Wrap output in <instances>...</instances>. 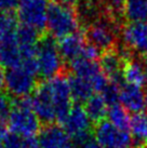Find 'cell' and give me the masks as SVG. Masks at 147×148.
<instances>
[{"mask_svg":"<svg viewBox=\"0 0 147 148\" xmlns=\"http://www.w3.org/2000/svg\"><path fill=\"white\" fill-rule=\"evenodd\" d=\"M40 124L41 122L33 110L32 99L29 96L14 99L8 119V127L11 133L23 138L34 137L40 132Z\"/></svg>","mask_w":147,"mask_h":148,"instance_id":"obj_1","label":"cell"},{"mask_svg":"<svg viewBox=\"0 0 147 148\" xmlns=\"http://www.w3.org/2000/svg\"><path fill=\"white\" fill-rule=\"evenodd\" d=\"M80 27L76 10L67 8L53 0L48 2L47 8V28L55 39H62L68 35L77 33Z\"/></svg>","mask_w":147,"mask_h":148,"instance_id":"obj_2","label":"cell"},{"mask_svg":"<svg viewBox=\"0 0 147 148\" xmlns=\"http://www.w3.org/2000/svg\"><path fill=\"white\" fill-rule=\"evenodd\" d=\"M37 63L38 75L45 80L60 75L64 69L57 42L50 34H43L37 43Z\"/></svg>","mask_w":147,"mask_h":148,"instance_id":"obj_3","label":"cell"},{"mask_svg":"<svg viewBox=\"0 0 147 148\" xmlns=\"http://www.w3.org/2000/svg\"><path fill=\"white\" fill-rule=\"evenodd\" d=\"M47 82L49 84L50 91L53 97L55 112H56V121L62 124L73 107L71 105L73 99L67 79V69H65L64 67L61 74L47 80Z\"/></svg>","mask_w":147,"mask_h":148,"instance_id":"obj_4","label":"cell"},{"mask_svg":"<svg viewBox=\"0 0 147 148\" xmlns=\"http://www.w3.org/2000/svg\"><path fill=\"white\" fill-rule=\"evenodd\" d=\"M30 99H32L33 110L38 117L41 124L48 125V124H53L54 121H56V112H55L53 97L47 80L39 81L37 83L36 89L34 90L33 96Z\"/></svg>","mask_w":147,"mask_h":148,"instance_id":"obj_5","label":"cell"},{"mask_svg":"<svg viewBox=\"0 0 147 148\" xmlns=\"http://www.w3.org/2000/svg\"><path fill=\"white\" fill-rule=\"evenodd\" d=\"M93 134L104 148H132V135L129 131H121L109 121L103 120L94 124Z\"/></svg>","mask_w":147,"mask_h":148,"instance_id":"obj_6","label":"cell"},{"mask_svg":"<svg viewBox=\"0 0 147 148\" xmlns=\"http://www.w3.org/2000/svg\"><path fill=\"white\" fill-rule=\"evenodd\" d=\"M48 0H21L17 16L22 24L32 26L41 34L47 28Z\"/></svg>","mask_w":147,"mask_h":148,"instance_id":"obj_7","label":"cell"},{"mask_svg":"<svg viewBox=\"0 0 147 148\" xmlns=\"http://www.w3.org/2000/svg\"><path fill=\"white\" fill-rule=\"evenodd\" d=\"M37 83L35 76L26 71L22 66L10 68L7 73L5 88L14 99L27 97L36 89Z\"/></svg>","mask_w":147,"mask_h":148,"instance_id":"obj_8","label":"cell"},{"mask_svg":"<svg viewBox=\"0 0 147 148\" xmlns=\"http://www.w3.org/2000/svg\"><path fill=\"white\" fill-rule=\"evenodd\" d=\"M120 36L123 45L133 54L147 53V22L124 24Z\"/></svg>","mask_w":147,"mask_h":148,"instance_id":"obj_9","label":"cell"},{"mask_svg":"<svg viewBox=\"0 0 147 148\" xmlns=\"http://www.w3.org/2000/svg\"><path fill=\"white\" fill-rule=\"evenodd\" d=\"M62 125L70 138L82 133L92 132V122L87 115L84 108L80 104L73 105Z\"/></svg>","mask_w":147,"mask_h":148,"instance_id":"obj_10","label":"cell"},{"mask_svg":"<svg viewBox=\"0 0 147 148\" xmlns=\"http://www.w3.org/2000/svg\"><path fill=\"white\" fill-rule=\"evenodd\" d=\"M38 140L41 148H73L74 146L65 130L54 123L41 127Z\"/></svg>","mask_w":147,"mask_h":148,"instance_id":"obj_11","label":"cell"},{"mask_svg":"<svg viewBox=\"0 0 147 148\" xmlns=\"http://www.w3.org/2000/svg\"><path fill=\"white\" fill-rule=\"evenodd\" d=\"M100 67L104 75L110 82H115L117 84H122L123 76V64L124 60L118 53L116 49H111L109 51L103 52L100 58Z\"/></svg>","mask_w":147,"mask_h":148,"instance_id":"obj_12","label":"cell"},{"mask_svg":"<svg viewBox=\"0 0 147 148\" xmlns=\"http://www.w3.org/2000/svg\"><path fill=\"white\" fill-rule=\"evenodd\" d=\"M22 64L21 47L16 39V35H10L0 38V65L3 67L14 68Z\"/></svg>","mask_w":147,"mask_h":148,"instance_id":"obj_13","label":"cell"},{"mask_svg":"<svg viewBox=\"0 0 147 148\" xmlns=\"http://www.w3.org/2000/svg\"><path fill=\"white\" fill-rule=\"evenodd\" d=\"M84 36L80 33H74L62 38L57 42V49L64 62H73L74 60L81 56L86 45Z\"/></svg>","mask_w":147,"mask_h":148,"instance_id":"obj_14","label":"cell"},{"mask_svg":"<svg viewBox=\"0 0 147 148\" xmlns=\"http://www.w3.org/2000/svg\"><path fill=\"white\" fill-rule=\"evenodd\" d=\"M123 80L131 86L144 88L147 86V74L139 55L133 54L131 58L124 60L122 70Z\"/></svg>","mask_w":147,"mask_h":148,"instance_id":"obj_15","label":"cell"},{"mask_svg":"<svg viewBox=\"0 0 147 148\" xmlns=\"http://www.w3.org/2000/svg\"><path fill=\"white\" fill-rule=\"evenodd\" d=\"M69 70L71 71V74L86 79L87 81L91 83V86H93L98 81V79L104 75L98 62L87 60L82 56H79L76 60H74L73 62H70Z\"/></svg>","mask_w":147,"mask_h":148,"instance_id":"obj_16","label":"cell"},{"mask_svg":"<svg viewBox=\"0 0 147 148\" xmlns=\"http://www.w3.org/2000/svg\"><path fill=\"white\" fill-rule=\"evenodd\" d=\"M119 102L127 110L137 114L143 110L144 103H145V94L139 86L122 83L120 86Z\"/></svg>","mask_w":147,"mask_h":148,"instance_id":"obj_17","label":"cell"},{"mask_svg":"<svg viewBox=\"0 0 147 148\" xmlns=\"http://www.w3.org/2000/svg\"><path fill=\"white\" fill-rule=\"evenodd\" d=\"M67 79L69 84L71 99L77 104L86 103L93 95V88L89 81L71 74L67 70Z\"/></svg>","mask_w":147,"mask_h":148,"instance_id":"obj_18","label":"cell"},{"mask_svg":"<svg viewBox=\"0 0 147 148\" xmlns=\"http://www.w3.org/2000/svg\"><path fill=\"white\" fill-rule=\"evenodd\" d=\"M130 130L132 135V148L147 146V114L137 112L131 117Z\"/></svg>","mask_w":147,"mask_h":148,"instance_id":"obj_19","label":"cell"},{"mask_svg":"<svg viewBox=\"0 0 147 148\" xmlns=\"http://www.w3.org/2000/svg\"><path fill=\"white\" fill-rule=\"evenodd\" d=\"M84 110L88 117L90 118L91 122L94 124L101 122L107 117L108 105L105 102L102 94H93L90 99L84 103Z\"/></svg>","mask_w":147,"mask_h":148,"instance_id":"obj_20","label":"cell"},{"mask_svg":"<svg viewBox=\"0 0 147 148\" xmlns=\"http://www.w3.org/2000/svg\"><path fill=\"white\" fill-rule=\"evenodd\" d=\"M123 16L129 23L147 22V0H124Z\"/></svg>","mask_w":147,"mask_h":148,"instance_id":"obj_21","label":"cell"},{"mask_svg":"<svg viewBox=\"0 0 147 148\" xmlns=\"http://www.w3.org/2000/svg\"><path fill=\"white\" fill-rule=\"evenodd\" d=\"M107 117L109 119L110 123L119 130H121V131L130 130L131 117L129 115V111L122 105L116 104L114 106H110L108 108Z\"/></svg>","mask_w":147,"mask_h":148,"instance_id":"obj_22","label":"cell"},{"mask_svg":"<svg viewBox=\"0 0 147 148\" xmlns=\"http://www.w3.org/2000/svg\"><path fill=\"white\" fill-rule=\"evenodd\" d=\"M15 35L20 47H28V45H36L43 34H41L32 26L20 24L17 26Z\"/></svg>","mask_w":147,"mask_h":148,"instance_id":"obj_23","label":"cell"},{"mask_svg":"<svg viewBox=\"0 0 147 148\" xmlns=\"http://www.w3.org/2000/svg\"><path fill=\"white\" fill-rule=\"evenodd\" d=\"M17 20L14 14L0 12V38L14 35L17 29Z\"/></svg>","mask_w":147,"mask_h":148,"instance_id":"obj_24","label":"cell"},{"mask_svg":"<svg viewBox=\"0 0 147 148\" xmlns=\"http://www.w3.org/2000/svg\"><path fill=\"white\" fill-rule=\"evenodd\" d=\"M120 86H121L120 84L109 81L106 88L103 90L102 96L109 107L118 104L119 99H120Z\"/></svg>","mask_w":147,"mask_h":148,"instance_id":"obj_25","label":"cell"},{"mask_svg":"<svg viewBox=\"0 0 147 148\" xmlns=\"http://www.w3.org/2000/svg\"><path fill=\"white\" fill-rule=\"evenodd\" d=\"M13 99L11 95L5 92H0V118L8 121L13 107Z\"/></svg>","mask_w":147,"mask_h":148,"instance_id":"obj_26","label":"cell"},{"mask_svg":"<svg viewBox=\"0 0 147 148\" xmlns=\"http://www.w3.org/2000/svg\"><path fill=\"white\" fill-rule=\"evenodd\" d=\"M4 148H25L24 138L21 136L9 132L7 135L4 136L2 140Z\"/></svg>","mask_w":147,"mask_h":148,"instance_id":"obj_27","label":"cell"},{"mask_svg":"<svg viewBox=\"0 0 147 148\" xmlns=\"http://www.w3.org/2000/svg\"><path fill=\"white\" fill-rule=\"evenodd\" d=\"M21 0H0V12L14 14L19 10Z\"/></svg>","mask_w":147,"mask_h":148,"instance_id":"obj_28","label":"cell"},{"mask_svg":"<svg viewBox=\"0 0 147 148\" xmlns=\"http://www.w3.org/2000/svg\"><path fill=\"white\" fill-rule=\"evenodd\" d=\"M81 56L82 58H87V60H90V61H94V62H96V61H98V58H101V51H100L98 48H95L94 45H89V43H86L84 49H83V51H82Z\"/></svg>","mask_w":147,"mask_h":148,"instance_id":"obj_29","label":"cell"},{"mask_svg":"<svg viewBox=\"0 0 147 148\" xmlns=\"http://www.w3.org/2000/svg\"><path fill=\"white\" fill-rule=\"evenodd\" d=\"M79 148H102V146H101L100 143L96 140V138H95V136H94V134H93V135L90 136Z\"/></svg>","mask_w":147,"mask_h":148,"instance_id":"obj_30","label":"cell"},{"mask_svg":"<svg viewBox=\"0 0 147 148\" xmlns=\"http://www.w3.org/2000/svg\"><path fill=\"white\" fill-rule=\"evenodd\" d=\"M24 142H25V148H41L39 140L37 138L36 136L24 138Z\"/></svg>","mask_w":147,"mask_h":148,"instance_id":"obj_31","label":"cell"},{"mask_svg":"<svg viewBox=\"0 0 147 148\" xmlns=\"http://www.w3.org/2000/svg\"><path fill=\"white\" fill-rule=\"evenodd\" d=\"M53 1L62 4V5H64V7L75 9V10H76V7H77L78 3V0H53Z\"/></svg>","mask_w":147,"mask_h":148,"instance_id":"obj_32","label":"cell"},{"mask_svg":"<svg viewBox=\"0 0 147 148\" xmlns=\"http://www.w3.org/2000/svg\"><path fill=\"white\" fill-rule=\"evenodd\" d=\"M7 82V73L4 71V67L0 65V92H3Z\"/></svg>","mask_w":147,"mask_h":148,"instance_id":"obj_33","label":"cell"},{"mask_svg":"<svg viewBox=\"0 0 147 148\" xmlns=\"http://www.w3.org/2000/svg\"><path fill=\"white\" fill-rule=\"evenodd\" d=\"M8 134L7 132V124L2 118H0V143L3 140L4 136Z\"/></svg>","mask_w":147,"mask_h":148,"instance_id":"obj_34","label":"cell"},{"mask_svg":"<svg viewBox=\"0 0 147 148\" xmlns=\"http://www.w3.org/2000/svg\"><path fill=\"white\" fill-rule=\"evenodd\" d=\"M139 58H141V62H142V64H143L144 68H145V71H146L147 74V53L143 54V55H139Z\"/></svg>","mask_w":147,"mask_h":148,"instance_id":"obj_35","label":"cell"},{"mask_svg":"<svg viewBox=\"0 0 147 148\" xmlns=\"http://www.w3.org/2000/svg\"><path fill=\"white\" fill-rule=\"evenodd\" d=\"M144 107H145V109L147 111V90H146V93H145V103H144Z\"/></svg>","mask_w":147,"mask_h":148,"instance_id":"obj_36","label":"cell"},{"mask_svg":"<svg viewBox=\"0 0 147 148\" xmlns=\"http://www.w3.org/2000/svg\"><path fill=\"white\" fill-rule=\"evenodd\" d=\"M0 148H4L3 144H1V143H0Z\"/></svg>","mask_w":147,"mask_h":148,"instance_id":"obj_37","label":"cell"},{"mask_svg":"<svg viewBox=\"0 0 147 148\" xmlns=\"http://www.w3.org/2000/svg\"><path fill=\"white\" fill-rule=\"evenodd\" d=\"M141 148H147V146H144V147H141Z\"/></svg>","mask_w":147,"mask_h":148,"instance_id":"obj_38","label":"cell"}]
</instances>
